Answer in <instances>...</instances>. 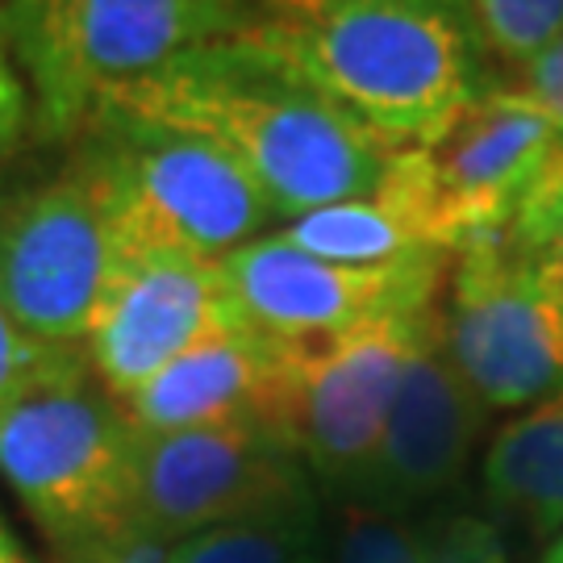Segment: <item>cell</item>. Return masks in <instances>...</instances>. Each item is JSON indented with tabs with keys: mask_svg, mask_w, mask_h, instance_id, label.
Returning a JSON list of instances; mask_svg holds the SVG:
<instances>
[{
	"mask_svg": "<svg viewBox=\"0 0 563 563\" xmlns=\"http://www.w3.org/2000/svg\"><path fill=\"white\" fill-rule=\"evenodd\" d=\"M305 501H313L309 467L292 443L260 418L139 434L134 522L167 543Z\"/></svg>",
	"mask_w": 563,
	"mask_h": 563,
	"instance_id": "30bf717a",
	"label": "cell"
},
{
	"mask_svg": "<svg viewBox=\"0 0 563 563\" xmlns=\"http://www.w3.org/2000/svg\"><path fill=\"white\" fill-rule=\"evenodd\" d=\"M4 551H18V539H13V534L4 530V522H0V555H4Z\"/></svg>",
	"mask_w": 563,
	"mask_h": 563,
	"instance_id": "484cf974",
	"label": "cell"
},
{
	"mask_svg": "<svg viewBox=\"0 0 563 563\" xmlns=\"http://www.w3.org/2000/svg\"><path fill=\"white\" fill-rule=\"evenodd\" d=\"M418 563H509L505 530L484 514L451 509L413 530Z\"/></svg>",
	"mask_w": 563,
	"mask_h": 563,
	"instance_id": "d6986e66",
	"label": "cell"
},
{
	"mask_svg": "<svg viewBox=\"0 0 563 563\" xmlns=\"http://www.w3.org/2000/svg\"><path fill=\"white\" fill-rule=\"evenodd\" d=\"M301 563H325V555H322V551H313V555H309V560H301Z\"/></svg>",
	"mask_w": 563,
	"mask_h": 563,
	"instance_id": "83f0119b",
	"label": "cell"
},
{
	"mask_svg": "<svg viewBox=\"0 0 563 563\" xmlns=\"http://www.w3.org/2000/svg\"><path fill=\"white\" fill-rule=\"evenodd\" d=\"M505 84L518 88L526 101L551 121V130H555V139L563 146V30Z\"/></svg>",
	"mask_w": 563,
	"mask_h": 563,
	"instance_id": "44dd1931",
	"label": "cell"
},
{
	"mask_svg": "<svg viewBox=\"0 0 563 563\" xmlns=\"http://www.w3.org/2000/svg\"><path fill=\"white\" fill-rule=\"evenodd\" d=\"M251 30L393 146H430L501 84L472 0H246Z\"/></svg>",
	"mask_w": 563,
	"mask_h": 563,
	"instance_id": "7a4b0ae2",
	"label": "cell"
},
{
	"mask_svg": "<svg viewBox=\"0 0 563 563\" xmlns=\"http://www.w3.org/2000/svg\"><path fill=\"white\" fill-rule=\"evenodd\" d=\"M46 351H51V346H38V342L25 339L18 330V322L9 318V309L0 305V397H9V393L38 367V360Z\"/></svg>",
	"mask_w": 563,
	"mask_h": 563,
	"instance_id": "603a6c76",
	"label": "cell"
},
{
	"mask_svg": "<svg viewBox=\"0 0 563 563\" xmlns=\"http://www.w3.org/2000/svg\"><path fill=\"white\" fill-rule=\"evenodd\" d=\"M413 547H418V543H413ZM409 563H418V555H413V560H409Z\"/></svg>",
	"mask_w": 563,
	"mask_h": 563,
	"instance_id": "f1b7e54d",
	"label": "cell"
},
{
	"mask_svg": "<svg viewBox=\"0 0 563 563\" xmlns=\"http://www.w3.org/2000/svg\"><path fill=\"white\" fill-rule=\"evenodd\" d=\"M234 313L218 260L167 246H118L80 351L97 380L125 401Z\"/></svg>",
	"mask_w": 563,
	"mask_h": 563,
	"instance_id": "8fae6325",
	"label": "cell"
},
{
	"mask_svg": "<svg viewBox=\"0 0 563 563\" xmlns=\"http://www.w3.org/2000/svg\"><path fill=\"white\" fill-rule=\"evenodd\" d=\"M0 4H4V0H0Z\"/></svg>",
	"mask_w": 563,
	"mask_h": 563,
	"instance_id": "f546056e",
	"label": "cell"
},
{
	"mask_svg": "<svg viewBox=\"0 0 563 563\" xmlns=\"http://www.w3.org/2000/svg\"><path fill=\"white\" fill-rule=\"evenodd\" d=\"M543 563H563V530L551 539V547L543 551Z\"/></svg>",
	"mask_w": 563,
	"mask_h": 563,
	"instance_id": "d4e9b609",
	"label": "cell"
},
{
	"mask_svg": "<svg viewBox=\"0 0 563 563\" xmlns=\"http://www.w3.org/2000/svg\"><path fill=\"white\" fill-rule=\"evenodd\" d=\"M276 234L318 260L334 263H405L426 255H446L439 234V197L426 146H401L384 167V176L363 197L322 205L292 222L276 225Z\"/></svg>",
	"mask_w": 563,
	"mask_h": 563,
	"instance_id": "5bb4252c",
	"label": "cell"
},
{
	"mask_svg": "<svg viewBox=\"0 0 563 563\" xmlns=\"http://www.w3.org/2000/svg\"><path fill=\"white\" fill-rule=\"evenodd\" d=\"M0 481L55 547L134 526L139 430L80 346H51L0 397Z\"/></svg>",
	"mask_w": 563,
	"mask_h": 563,
	"instance_id": "3957f363",
	"label": "cell"
},
{
	"mask_svg": "<svg viewBox=\"0 0 563 563\" xmlns=\"http://www.w3.org/2000/svg\"><path fill=\"white\" fill-rule=\"evenodd\" d=\"M109 101L222 146L267 197L276 225L363 197L401 151L251 25L184 51Z\"/></svg>",
	"mask_w": 563,
	"mask_h": 563,
	"instance_id": "6da1fadb",
	"label": "cell"
},
{
	"mask_svg": "<svg viewBox=\"0 0 563 563\" xmlns=\"http://www.w3.org/2000/svg\"><path fill=\"white\" fill-rule=\"evenodd\" d=\"M251 25L246 0H4L0 42L34 101V139L71 142L109 97Z\"/></svg>",
	"mask_w": 563,
	"mask_h": 563,
	"instance_id": "5b68a950",
	"label": "cell"
},
{
	"mask_svg": "<svg viewBox=\"0 0 563 563\" xmlns=\"http://www.w3.org/2000/svg\"><path fill=\"white\" fill-rule=\"evenodd\" d=\"M276 346L239 313L130 393L121 409L139 434H176L267 413Z\"/></svg>",
	"mask_w": 563,
	"mask_h": 563,
	"instance_id": "9a60e30c",
	"label": "cell"
},
{
	"mask_svg": "<svg viewBox=\"0 0 563 563\" xmlns=\"http://www.w3.org/2000/svg\"><path fill=\"white\" fill-rule=\"evenodd\" d=\"M539 260H543L547 276H551V284H555V292H560V301H563V230L555 234V242L547 246Z\"/></svg>",
	"mask_w": 563,
	"mask_h": 563,
	"instance_id": "cb8c5ba5",
	"label": "cell"
},
{
	"mask_svg": "<svg viewBox=\"0 0 563 563\" xmlns=\"http://www.w3.org/2000/svg\"><path fill=\"white\" fill-rule=\"evenodd\" d=\"M451 255L405 263H334L284 242L276 230L222 260L225 292L251 330L276 346H313L443 297Z\"/></svg>",
	"mask_w": 563,
	"mask_h": 563,
	"instance_id": "9c48e42d",
	"label": "cell"
},
{
	"mask_svg": "<svg viewBox=\"0 0 563 563\" xmlns=\"http://www.w3.org/2000/svg\"><path fill=\"white\" fill-rule=\"evenodd\" d=\"M0 563H30V560H25V551L18 547V551H4V555H0Z\"/></svg>",
	"mask_w": 563,
	"mask_h": 563,
	"instance_id": "4316f807",
	"label": "cell"
},
{
	"mask_svg": "<svg viewBox=\"0 0 563 563\" xmlns=\"http://www.w3.org/2000/svg\"><path fill=\"white\" fill-rule=\"evenodd\" d=\"M484 497L534 534L563 530V388L514 413L481 463Z\"/></svg>",
	"mask_w": 563,
	"mask_h": 563,
	"instance_id": "2e32d148",
	"label": "cell"
},
{
	"mask_svg": "<svg viewBox=\"0 0 563 563\" xmlns=\"http://www.w3.org/2000/svg\"><path fill=\"white\" fill-rule=\"evenodd\" d=\"M25 139H34V101H30V88L21 80L13 55L0 42V163Z\"/></svg>",
	"mask_w": 563,
	"mask_h": 563,
	"instance_id": "7402d4cb",
	"label": "cell"
},
{
	"mask_svg": "<svg viewBox=\"0 0 563 563\" xmlns=\"http://www.w3.org/2000/svg\"><path fill=\"white\" fill-rule=\"evenodd\" d=\"M55 563H172V543L134 522L88 543L55 547Z\"/></svg>",
	"mask_w": 563,
	"mask_h": 563,
	"instance_id": "ffe728a7",
	"label": "cell"
},
{
	"mask_svg": "<svg viewBox=\"0 0 563 563\" xmlns=\"http://www.w3.org/2000/svg\"><path fill=\"white\" fill-rule=\"evenodd\" d=\"M439 318L443 297L313 346L272 342L276 372L263 422L292 443L309 476L346 493L363 481L393 397Z\"/></svg>",
	"mask_w": 563,
	"mask_h": 563,
	"instance_id": "8992f818",
	"label": "cell"
},
{
	"mask_svg": "<svg viewBox=\"0 0 563 563\" xmlns=\"http://www.w3.org/2000/svg\"><path fill=\"white\" fill-rule=\"evenodd\" d=\"M501 80L522 71L563 30V0H472Z\"/></svg>",
	"mask_w": 563,
	"mask_h": 563,
	"instance_id": "ac0fdd59",
	"label": "cell"
},
{
	"mask_svg": "<svg viewBox=\"0 0 563 563\" xmlns=\"http://www.w3.org/2000/svg\"><path fill=\"white\" fill-rule=\"evenodd\" d=\"M113 255V225L71 159L0 201V305L38 346H80Z\"/></svg>",
	"mask_w": 563,
	"mask_h": 563,
	"instance_id": "ba28073f",
	"label": "cell"
},
{
	"mask_svg": "<svg viewBox=\"0 0 563 563\" xmlns=\"http://www.w3.org/2000/svg\"><path fill=\"white\" fill-rule=\"evenodd\" d=\"M484 413L488 409L476 401V393L446 355L439 318L434 334L422 342L393 397L376 455L363 481L351 488V505H367L397 518L413 505L434 501L467 472Z\"/></svg>",
	"mask_w": 563,
	"mask_h": 563,
	"instance_id": "4fadbf2b",
	"label": "cell"
},
{
	"mask_svg": "<svg viewBox=\"0 0 563 563\" xmlns=\"http://www.w3.org/2000/svg\"><path fill=\"white\" fill-rule=\"evenodd\" d=\"M443 342L484 409L522 413L563 388V301L509 234L467 242L443 284Z\"/></svg>",
	"mask_w": 563,
	"mask_h": 563,
	"instance_id": "52a82bcc",
	"label": "cell"
},
{
	"mask_svg": "<svg viewBox=\"0 0 563 563\" xmlns=\"http://www.w3.org/2000/svg\"><path fill=\"white\" fill-rule=\"evenodd\" d=\"M551 121L518 88L497 84L434 139L430 172L446 255L505 234L555 155Z\"/></svg>",
	"mask_w": 563,
	"mask_h": 563,
	"instance_id": "7c38bea8",
	"label": "cell"
},
{
	"mask_svg": "<svg viewBox=\"0 0 563 563\" xmlns=\"http://www.w3.org/2000/svg\"><path fill=\"white\" fill-rule=\"evenodd\" d=\"M318 518L313 501L239 518V522L209 526L180 543H172V563H301L318 547Z\"/></svg>",
	"mask_w": 563,
	"mask_h": 563,
	"instance_id": "e0dca14e",
	"label": "cell"
},
{
	"mask_svg": "<svg viewBox=\"0 0 563 563\" xmlns=\"http://www.w3.org/2000/svg\"><path fill=\"white\" fill-rule=\"evenodd\" d=\"M118 246H167L222 263L272 234V205L209 139L104 101L67 142Z\"/></svg>",
	"mask_w": 563,
	"mask_h": 563,
	"instance_id": "277c9868",
	"label": "cell"
}]
</instances>
